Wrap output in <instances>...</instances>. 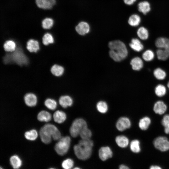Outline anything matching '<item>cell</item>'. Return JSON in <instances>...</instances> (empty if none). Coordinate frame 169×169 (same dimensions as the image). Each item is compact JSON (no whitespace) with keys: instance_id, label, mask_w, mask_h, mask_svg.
Segmentation results:
<instances>
[{"instance_id":"obj_45","label":"cell","mask_w":169,"mask_h":169,"mask_svg":"<svg viewBox=\"0 0 169 169\" xmlns=\"http://www.w3.org/2000/svg\"><path fill=\"white\" fill-rule=\"evenodd\" d=\"M167 85V87H168V88L169 89V81L168 82Z\"/></svg>"},{"instance_id":"obj_2","label":"cell","mask_w":169,"mask_h":169,"mask_svg":"<svg viewBox=\"0 0 169 169\" xmlns=\"http://www.w3.org/2000/svg\"><path fill=\"white\" fill-rule=\"evenodd\" d=\"M108 46L110 50L109 55L114 61H120L127 56L128 51L125 44L122 41L116 40L110 41Z\"/></svg>"},{"instance_id":"obj_18","label":"cell","mask_w":169,"mask_h":169,"mask_svg":"<svg viewBox=\"0 0 169 169\" xmlns=\"http://www.w3.org/2000/svg\"><path fill=\"white\" fill-rule=\"evenodd\" d=\"M115 141L117 145L122 148L126 147L128 146L129 143L128 138L123 135L116 136Z\"/></svg>"},{"instance_id":"obj_9","label":"cell","mask_w":169,"mask_h":169,"mask_svg":"<svg viewBox=\"0 0 169 169\" xmlns=\"http://www.w3.org/2000/svg\"><path fill=\"white\" fill-rule=\"evenodd\" d=\"M26 48L29 52L37 53L40 49L39 42L33 39H29L26 43Z\"/></svg>"},{"instance_id":"obj_29","label":"cell","mask_w":169,"mask_h":169,"mask_svg":"<svg viewBox=\"0 0 169 169\" xmlns=\"http://www.w3.org/2000/svg\"><path fill=\"white\" fill-rule=\"evenodd\" d=\"M130 148L131 151L134 153L139 152L141 151L139 141L137 140H132L130 144Z\"/></svg>"},{"instance_id":"obj_43","label":"cell","mask_w":169,"mask_h":169,"mask_svg":"<svg viewBox=\"0 0 169 169\" xmlns=\"http://www.w3.org/2000/svg\"><path fill=\"white\" fill-rule=\"evenodd\" d=\"M149 169H162L160 166L156 165H152L150 166Z\"/></svg>"},{"instance_id":"obj_47","label":"cell","mask_w":169,"mask_h":169,"mask_svg":"<svg viewBox=\"0 0 169 169\" xmlns=\"http://www.w3.org/2000/svg\"><path fill=\"white\" fill-rule=\"evenodd\" d=\"M0 169H4L3 167H0Z\"/></svg>"},{"instance_id":"obj_22","label":"cell","mask_w":169,"mask_h":169,"mask_svg":"<svg viewBox=\"0 0 169 169\" xmlns=\"http://www.w3.org/2000/svg\"><path fill=\"white\" fill-rule=\"evenodd\" d=\"M129 45L133 50L138 52L141 51L144 48L141 42L137 38L132 39Z\"/></svg>"},{"instance_id":"obj_32","label":"cell","mask_w":169,"mask_h":169,"mask_svg":"<svg viewBox=\"0 0 169 169\" xmlns=\"http://www.w3.org/2000/svg\"><path fill=\"white\" fill-rule=\"evenodd\" d=\"M53 24L54 21L50 18H46L42 22V27L45 29H50L53 27Z\"/></svg>"},{"instance_id":"obj_11","label":"cell","mask_w":169,"mask_h":169,"mask_svg":"<svg viewBox=\"0 0 169 169\" xmlns=\"http://www.w3.org/2000/svg\"><path fill=\"white\" fill-rule=\"evenodd\" d=\"M76 32L80 35H84L89 32L90 26L86 22L82 21L79 23L75 27Z\"/></svg>"},{"instance_id":"obj_12","label":"cell","mask_w":169,"mask_h":169,"mask_svg":"<svg viewBox=\"0 0 169 169\" xmlns=\"http://www.w3.org/2000/svg\"><path fill=\"white\" fill-rule=\"evenodd\" d=\"M24 100L26 105L30 107L35 106L37 102V96L32 93L26 94L24 97Z\"/></svg>"},{"instance_id":"obj_15","label":"cell","mask_w":169,"mask_h":169,"mask_svg":"<svg viewBox=\"0 0 169 169\" xmlns=\"http://www.w3.org/2000/svg\"><path fill=\"white\" fill-rule=\"evenodd\" d=\"M138 9L140 12L146 15L151 10L150 3L146 1L140 2L138 4Z\"/></svg>"},{"instance_id":"obj_7","label":"cell","mask_w":169,"mask_h":169,"mask_svg":"<svg viewBox=\"0 0 169 169\" xmlns=\"http://www.w3.org/2000/svg\"><path fill=\"white\" fill-rule=\"evenodd\" d=\"M131 126V122L127 117H122L117 120L116 126L117 129L120 131H123L129 128Z\"/></svg>"},{"instance_id":"obj_20","label":"cell","mask_w":169,"mask_h":169,"mask_svg":"<svg viewBox=\"0 0 169 169\" xmlns=\"http://www.w3.org/2000/svg\"><path fill=\"white\" fill-rule=\"evenodd\" d=\"M130 64L132 69L135 70H139L143 66V61L139 57H136L132 59Z\"/></svg>"},{"instance_id":"obj_13","label":"cell","mask_w":169,"mask_h":169,"mask_svg":"<svg viewBox=\"0 0 169 169\" xmlns=\"http://www.w3.org/2000/svg\"><path fill=\"white\" fill-rule=\"evenodd\" d=\"M167 106L162 101H158L154 104L153 107V110L156 114L162 115L166 111Z\"/></svg>"},{"instance_id":"obj_19","label":"cell","mask_w":169,"mask_h":169,"mask_svg":"<svg viewBox=\"0 0 169 169\" xmlns=\"http://www.w3.org/2000/svg\"><path fill=\"white\" fill-rule=\"evenodd\" d=\"M53 118L55 122L58 123H61L66 120V115L64 112L58 110L56 111L54 113Z\"/></svg>"},{"instance_id":"obj_24","label":"cell","mask_w":169,"mask_h":169,"mask_svg":"<svg viewBox=\"0 0 169 169\" xmlns=\"http://www.w3.org/2000/svg\"><path fill=\"white\" fill-rule=\"evenodd\" d=\"M37 119L40 121L48 122L51 120V115L49 112L42 110L38 114Z\"/></svg>"},{"instance_id":"obj_34","label":"cell","mask_w":169,"mask_h":169,"mask_svg":"<svg viewBox=\"0 0 169 169\" xmlns=\"http://www.w3.org/2000/svg\"><path fill=\"white\" fill-rule=\"evenodd\" d=\"M154 74L155 77L159 80L164 79L166 75V72L160 68H157L154 70Z\"/></svg>"},{"instance_id":"obj_14","label":"cell","mask_w":169,"mask_h":169,"mask_svg":"<svg viewBox=\"0 0 169 169\" xmlns=\"http://www.w3.org/2000/svg\"><path fill=\"white\" fill-rule=\"evenodd\" d=\"M9 161L11 166L14 169H18L22 166V160L17 155L12 156L10 158Z\"/></svg>"},{"instance_id":"obj_23","label":"cell","mask_w":169,"mask_h":169,"mask_svg":"<svg viewBox=\"0 0 169 169\" xmlns=\"http://www.w3.org/2000/svg\"><path fill=\"white\" fill-rule=\"evenodd\" d=\"M141 18L138 15L136 14H133L129 17L128 20V23L132 26H137L141 23Z\"/></svg>"},{"instance_id":"obj_6","label":"cell","mask_w":169,"mask_h":169,"mask_svg":"<svg viewBox=\"0 0 169 169\" xmlns=\"http://www.w3.org/2000/svg\"><path fill=\"white\" fill-rule=\"evenodd\" d=\"M153 145L155 147L161 151H165L169 150V141L164 136H159L154 141Z\"/></svg>"},{"instance_id":"obj_17","label":"cell","mask_w":169,"mask_h":169,"mask_svg":"<svg viewBox=\"0 0 169 169\" xmlns=\"http://www.w3.org/2000/svg\"><path fill=\"white\" fill-rule=\"evenodd\" d=\"M59 102L63 107L66 108L72 105L73 100L72 98L69 96L63 95L60 97Z\"/></svg>"},{"instance_id":"obj_21","label":"cell","mask_w":169,"mask_h":169,"mask_svg":"<svg viewBox=\"0 0 169 169\" xmlns=\"http://www.w3.org/2000/svg\"><path fill=\"white\" fill-rule=\"evenodd\" d=\"M50 70L54 75L56 77H59L63 74L64 69L61 65L58 64H54L51 67Z\"/></svg>"},{"instance_id":"obj_5","label":"cell","mask_w":169,"mask_h":169,"mask_svg":"<svg viewBox=\"0 0 169 169\" xmlns=\"http://www.w3.org/2000/svg\"><path fill=\"white\" fill-rule=\"evenodd\" d=\"M71 139L69 136L61 137L54 147L56 153L59 155L64 156L68 152L70 146Z\"/></svg>"},{"instance_id":"obj_8","label":"cell","mask_w":169,"mask_h":169,"mask_svg":"<svg viewBox=\"0 0 169 169\" xmlns=\"http://www.w3.org/2000/svg\"><path fill=\"white\" fill-rule=\"evenodd\" d=\"M113 152L110 148L108 146L101 147L99 150L98 155L100 159L105 161L111 158L113 156Z\"/></svg>"},{"instance_id":"obj_37","label":"cell","mask_w":169,"mask_h":169,"mask_svg":"<svg viewBox=\"0 0 169 169\" xmlns=\"http://www.w3.org/2000/svg\"><path fill=\"white\" fill-rule=\"evenodd\" d=\"M164 127V131L166 134H169V115H165L161 122Z\"/></svg>"},{"instance_id":"obj_1","label":"cell","mask_w":169,"mask_h":169,"mask_svg":"<svg viewBox=\"0 0 169 169\" xmlns=\"http://www.w3.org/2000/svg\"><path fill=\"white\" fill-rule=\"evenodd\" d=\"M94 143L93 141L90 139H82L78 144L74 147V154L76 157L81 160H86L89 158L92 152Z\"/></svg>"},{"instance_id":"obj_42","label":"cell","mask_w":169,"mask_h":169,"mask_svg":"<svg viewBox=\"0 0 169 169\" xmlns=\"http://www.w3.org/2000/svg\"><path fill=\"white\" fill-rule=\"evenodd\" d=\"M118 169H130V168L127 166L122 164L119 166Z\"/></svg>"},{"instance_id":"obj_28","label":"cell","mask_w":169,"mask_h":169,"mask_svg":"<svg viewBox=\"0 0 169 169\" xmlns=\"http://www.w3.org/2000/svg\"><path fill=\"white\" fill-rule=\"evenodd\" d=\"M137 33L138 36L141 39L146 40L148 37L149 33L148 30L143 27L138 28Z\"/></svg>"},{"instance_id":"obj_40","label":"cell","mask_w":169,"mask_h":169,"mask_svg":"<svg viewBox=\"0 0 169 169\" xmlns=\"http://www.w3.org/2000/svg\"><path fill=\"white\" fill-rule=\"evenodd\" d=\"M142 56L143 58L145 60L149 61L153 59L154 57V54L152 50H147L143 53Z\"/></svg>"},{"instance_id":"obj_3","label":"cell","mask_w":169,"mask_h":169,"mask_svg":"<svg viewBox=\"0 0 169 169\" xmlns=\"http://www.w3.org/2000/svg\"><path fill=\"white\" fill-rule=\"evenodd\" d=\"M39 135L42 141L45 144L49 143L51 141V137L55 140H59L61 138V134L54 125L50 124L45 125L40 129Z\"/></svg>"},{"instance_id":"obj_27","label":"cell","mask_w":169,"mask_h":169,"mask_svg":"<svg viewBox=\"0 0 169 169\" xmlns=\"http://www.w3.org/2000/svg\"><path fill=\"white\" fill-rule=\"evenodd\" d=\"M54 40L52 35L50 33H45L42 38V43L45 46L54 43Z\"/></svg>"},{"instance_id":"obj_10","label":"cell","mask_w":169,"mask_h":169,"mask_svg":"<svg viewBox=\"0 0 169 169\" xmlns=\"http://www.w3.org/2000/svg\"><path fill=\"white\" fill-rule=\"evenodd\" d=\"M37 6L41 8L50 9L56 3V0H35Z\"/></svg>"},{"instance_id":"obj_31","label":"cell","mask_w":169,"mask_h":169,"mask_svg":"<svg viewBox=\"0 0 169 169\" xmlns=\"http://www.w3.org/2000/svg\"><path fill=\"white\" fill-rule=\"evenodd\" d=\"M74 165V161L71 158H68L62 162L61 166L64 169H72Z\"/></svg>"},{"instance_id":"obj_16","label":"cell","mask_w":169,"mask_h":169,"mask_svg":"<svg viewBox=\"0 0 169 169\" xmlns=\"http://www.w3.org/2000/svg\"><path fill=\"white\" fill-rule=\"evenodd\" d=\"M17 44L13 40L9 39L4 42L3 47L5 51L6 52H13L14 51L16 48Z\"/></svg>"},{"instance_id":"obj_36","label":"cell","mask_w":169,"mask_h":169,"mask_svg":"<svg viewBox=\"0 0 169 169\" xmlns=\"http://www.w3.org/2000/svg\"><path fill=\"white\" fill-rule=\"evenodd\" d=\"M166 87L163 85H157L155 89V93L159 97H162L166 93Z\"/></svg>"},{"instance_id":"obj_44","label":"cell","mask_w":169,"mask_h":169,"mask_svg":"<svg viewBox=\"0 0 169 169\" xmlns=\"http://www.w3.org/2000/svg\"><path fill=\"white\" fill-rule=\"evenodd\" d=\"M72 169H82L78 167H76L73 168Z\"/></svg>"},{"instance_id":"obj_41","label":"cell","mask_w":169,"mask_h":169,"mask_svg":"<svg viewBox=\"0 0 169 169\" xmlns=\"http://www.w3.org/2000/svg\"><path fill=\"white\" fill-rule=\"evenodd\" d=\"M136 0H124V3L126 5H132Z\"/></svg>"},{"instance_id":"obj_26","label":"cell","mask_w":169,"mask_h":169,"mask_svg":"<svg viewBox=\"0 0 169 169\" xmlns=\"http://www.w3.org/2000/svg\"><path fill=\"white\" fill-rule=\"evenodd\" d=\"M156 54L158 59L165 60L169 57V50L165 49H159L156 51Z\"/></svg>"},{"instance_id":"obj_46","label":"cell","mask_w":169,"mask_h":169,"mask_svg":"<svg viewBox=\"0 0 169 169\" xmlns=\"http://www.w3.org/2000/svg\"><path fill=\"white\" fill-rule=\"evenodd\" d=\"M49 169H56L55 168H49Z\"/></svg>"},{"instance_id":"obj_39","label":"cell","mask_w":169,"mask_h":169,"mask_svg":"<svg viewBox=\"0 0 169 169\" xmlns=\"http://www.w3.org/2000/svg\"><path fill=\"white\" fill-rule=\"evenodd\" d=\"M166 38L160 37L158 38L155 42L156 46L159 49H164L166 45Z\"/></svg>"},{"instance_id":"obj_30","label":"cell","mask_w":169,"mask_h":169,"mask_svg":"<svg viewBox=\"0 0 169 169\" xmlns=\"http://www.w3.org/2000/svg\"><path fill=\"white\" fill-rule=\"evenodd\" d=\"M96 108L100 112L105 113L108 110V106L106 102L104 101H100L97 103Z\"/></svg>"},{"instance_id":"obj_35","label":"cell","mask_w":169,"mask_h":169,"mask_svg":"<svg viewBox=\"0 0 169 169\" xmlns=\"http://www.w3.org/2000/svg\"><path fill=\"white\" fill-rule=\"evenodd\" d=\"M44 104L47 108L52 110H55L57 106V103L56 101L50 98L45 100Z\"/></svg>"},{"instance_id":"obj_25","label":"cell","mask_w":169,"mask_h":169,"mask_svg":"<svg viewBox=\"0 0 169 169\" xmlns=\"http://www.w3.org/2000/svg\"><path fill=\"white\" fill-rule=\"evenodd\" d=\"M151 120L148 117H145L141 119L139 123V128L142 130H146L151 124Z\"/></svg>"},{"instance_id":"obj_38","label":"cell","mask_w":169,"mask_h":169,"mask_svg":"<svg viewBox=\"0 0 169 169\" xmlns=\"http://www.w3.org/2000/svg\"><path fill=\"white\" fill-rule=\"evenodd\" d=\"M92 132L87 127L80 132L79 136L82 139H90L92 136Z\"/></svg>"},{"instance_id":"obj_33","label":"cell","mask_w":169,"mask_h":169,"mask_svg":"<svg viewBox=\"0 0 169 169\" xmlns=\"http://www.w3.org/2000/svg\"><path fill=\"white\" fill-rule=\"evenodd\" d=\"M24 136L27 139L31 141H34L37 138L38 133L36 130L33 129L29 131L26 132L25 133Z\"/></svg>"},{"instance_id":"obj_4","label":"cell","mask_w":169,"mask_h":169,"mask_svg":"<svg viewBox=\"0 0 169 169\" xmlns=\"http://www.w3.org/2000/svg\"><path fill=\"white\" fill-rule=\"evenodd\" d=\"M87 127V123L83 119L81 118L75 119L72 122L69 129L70 133L74 137H77L85 128Z\"/></svg>"}]
</instances>
